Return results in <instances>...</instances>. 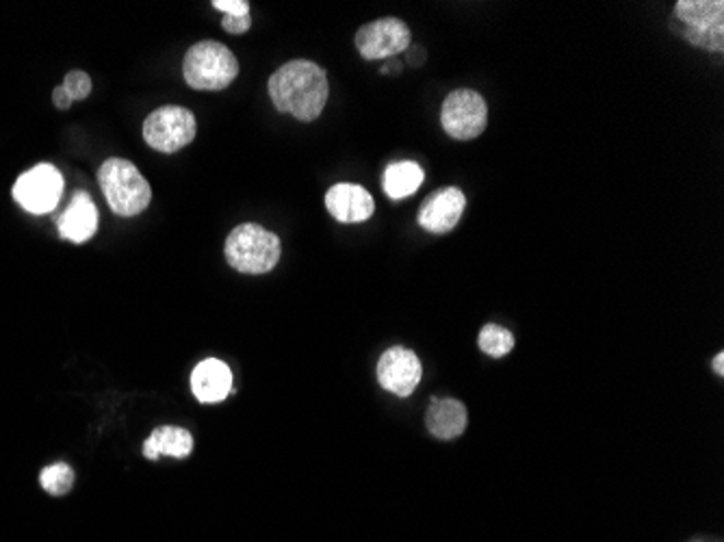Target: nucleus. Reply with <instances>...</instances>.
Returning <instances> with one entry per match:
<instances>
[{"label": "nucleus", "mask_w": 724, "mask_h": 542, "mask_svg": "<svg viewBox=\"0 0 724 542\" xmlns=\"http://www.w3.org/2000/svg\"><path fill=\"white\" fill-rule=\"evenodd\" d=\"M325 209L341 223H358L374 216L376 203L365 187L338 183L325 194Z\"/></svg>", "instance_id": "obj_11"}, {"label": "nucleus", "mask_w": 724, "mask_h": 542, "mask_svg": "<svg viewBox=\"0 0 724 542\" xmlns=\"http://www.w3.org/2000/svg\"><path fill=\"white\" fill-rule=\"evenodd\" d=\"M411 42L413 33L409 24L400 18H382L369 22L356 33V48L367 61L398 57L400 53H406L411 48Z\"/></svg>", "instance_id": "obj_7"}, {"label": "nucleus", "mask_w": 724, "mask_h": 542, "mask_svg": "<svg viewBox=\"0 0 724 542\" xmlns=\"http://www.w3.org/2000/svg\"><path fill=\"white\" fill-rule=\"evenodd\" d=\"M185 83L198 92H221L239 77L234 53L221 42L205 39L194 44L183 61Z\"/></svg>", "instance_id": "obj_3"}, {"label": "nucleus", "mask_w": 724, "mask_h": 542, "mask_svg": "<svg viewBox=\"0 0 724 542\" xmlns=\"http://www.w3.org/2000/svg\"><path fill=\"white\" fill-rule=\"evenodd\" d=\"M39 484H42V488L48 495L61 497V495H66V493L72 491V486H74V471L66 462H55V464L46 466L39 473Z\"/></svg>", "instance_id": "obj_19"}, {"label": "nucleus", "mask_w": 724, "mask_h": 542, "mask_svg": "<svg viewBox=\"0 0 724 542\" xmlns=\"http://www.w3.org/2000/svg\"><path fill=\"white\" fill-rule=\"evenodd\" d=\"M61 194H64V178L57 168L46 163L22 174L13 187L15 203L33 216L50 214L59 205Z\"/></svg>", "instance_id": "obj_8"}, {"label": "nucleus", "mask_w": 724, "mask_h": 542, "mask_svg": "<svg viewBox=\"0 0 724 542\" xmlns=\"http://www.w3.org/2000/svg\"><path fill=\"white\" fill-rule=\"evenodd\" d=\"M425 424L436 438L453 440L467 430L469 415L464 404L458 400H434L425 415Z\"/></svg>", "instance_id": "obj_14"}, {"label": "nucleus", "mask_w": 724, "mask_h": 542, "mask_svg": "<svg viewBox=\"0 0 724 542\" xmlns=\"http://www.w3.org/2000/svg\"><path fill=\"white\" fill-rule=\"evenodd\" d=\"M64 90L68 92V96L74 101H85L90 94H92V79L81 72V70H74V72H68L66 74V81H64Z\"/></svg>", "instance_id": "obj_21"}, {"label": "nucleus", "mask_w": 724, "mask_h": 542, "mask_svg": "<svg viewBox=\"0 0 724 542\" xmlns=\"http://www.w3.org/2000/svg\"><path fill=\"white\" fill-rule=\"evenodd\" d=\"M402 68H404L402 61H391L389 66L382 68V72H384V74H387V72H402Z\"/></svg>", "instance_id": "obj_26"}, {"label": "nucleus", "mask_w": 724, "mask_h": 542, "mask_svg": "<svg viewBox=\"0 0 724 542\" xmlns=\"http://www.w3.org/2000/svg\"><path fill=\"white\" fill-rule=\"evenodd\" d=\"M440 124L451 139L471 141L489 126L486 101L473 90H456L443 103Z\"/></svg>", "instance_id": "obj_6"}, {"label": "nucleus", "mask_w": 724, "mask_h": 542, "mask_svg": "<svg viewBox=\"0 0 724 542\" xmlns=\"http://www.w3.org/2000/svg\"><path fill=\"white\" fill-rule=\"evenodd\" d=\"M192 451H194V436L179 426H161L143 442V458L148 460H159L161 455H172L183 460L189 458Z\"/></svg>", "instance_id": "obj_15"}, {"label": "nucleus", "mask_w": 724, "mask_h": 542, "mask_svg": "<svg viewBox=\"0 0 724 542\" xmlns=\"http://www.w3.org/2000/svg\"><path fill=\"white\" fill-rule=\"evenodd\" d=\"M423 178H425V174L418 163L398 161L384 170L382 187L391 200H404L416 194V189L423 185Z\"/></svg>", "instance_id": "obj_17"}, {"label": "nucleus", "mask_w": 724, "mask_h": 542, "mask_svg": "<svg viewBox=\"0 0 724 542\" xmlns=\"http://www.w3.org/2000/svg\"><path fill=\"white\" fill-rule=\"evenodd\" d=\"M423 367L418 356L406 347H391L378 360V382L393 395L409 397L418 387Z\"/></svg>", "instance_id": "obj_9"}, {"label": "nucleus", "mask_w": 724, "mask_h": 542, "mask_svg": "<svg viewBox=\"0 0 724 542\" xmlns=\"http://www.w3.org/2000/svg\"><path fill=\"white\" fill-rule=\"evenodd\" d=\"M53 105L59 108V111H68V108L72 107V99L68 96V92L64 90V85H59V88L53 90Z\"/></svg>", "instance_id": "obj_24"}, {"label": "nucleus", "mask_w": 724, "mask_h": 542, "mask_svg": "<svg viewBox=\"0 0 724 542\" xmlns=\"http://www.w3.org/2000/svg\"><path fill=\"white\" fill-rule=\"evenodd\" d=\"M515 347V336L510 330L497 324H486L480 332V349L493 358H504Z\"/></svg>", "instance_id": "obj_18"}, {"label": "nucleus", "mask_w": 724, "mask_h": 542, "mask_svg": "<svg viewBox=\"0 0 724 542\" xmlns=\"http://www.w3.org/2000/svg\"><path fill=\"white\" fill-rule=\"evenodd\" d=\"M675 15L683 28L712 31L724 28L723 0H679Z\"/></svg>", "instance_id": "obj_16"}, {"label": "nucleus", "mask_w": 724, "mask_h": 542, "mask_svg": "<svg viewBox=\"0 0 724 542\" xmlns=\"http://www.w3.org/2000/svg\"><path fill=\"white\" fill-rule=\"evenodd\" d=\"M221 26H223V31L230 33V35H243V33L250 31V26H252V18H250V13H248V15H223Z\"/></svg>", "instance_id": "obj_22"}, {"label": "nucleus", "mask_w": 724, "mask_h": 542, "mask_svg": "<svg viewBox=\"0 0 724 542\" xmlns=\"http://www.w3.org/2000/svg\"><path fill=\"white\" fill-rule=\"evenodd\" d=\"M196 115L185 107H161L143 122V139L150 148L174 154L196 139Z\"/></svg>", "instance_id": "obj_5"}, {"label": "nucleus", "mask_w": 724, "mask_h": 542, "mask_svg": "<svg viewBox=\"0 0 724 542\" xmlns=\"http://www.w3.org/2000/svg\"><path fill=\"white\" fill-rule=\"evenodd\" d=\"M210 7L223 11V15H248L250 2L248 0H212Z\"/></svg>", "instance_id": "obj_23"}, {"label": "nucleus", "mask_w": 724, "mask_h": 542, "mask_svg": "<svg viewBox=\"0 0 724 542\" xmlns=\"http://www.w3.org/2000/svg\"><path fill=\"white\" fill-rule=\"evenodd\" d=\"M723 358H724L723 354H719V356H716V360H714V369H716V373H719V376H723L724 373Z\"/></svg>", "instance_id": "obj_27"}, {"label": "nucleus", "mask_w": 724, "mask_h": 542, "mask_svg": "<svg viewBox=\"0 0 724 542\" xmlns=\"http://www.w3.org/2000/svg\"><path fill=\"white\" fill-rule=\"evenodd\" d=\"M192 391L203 404H219L232 395V373L226 362L217 358L203 360L192 373Z\"/></svg>", "instance_id": "obj_12"}, {"label": "nucleus", "mask_w": 724, "mask_h": 542, "mask_svg": "<svg viewBox=\"0 0 724 542\" xmlns=\"http://www.w3.org/2000/svg\"><path fill=\"white\" fill-rule=\"evenodd\" d=\"M226 261L241 274H267L272 272L283 254V243L276 232L258 223L237 226L223 243Z\"/></svg>", "instance_id": "obj_2"}, {"label": "nucleus", "mask_w": 724, "mask_h": 542, "mask_svg": "<svg viewBox=\"0 0 724 542\" xmlns=\"http://www.w3.org/2000/svg\"><path fill=\"white\" fill-rule=\"evenodd\" d=\"M467 209V196L458 187H443L427 196L418 209V226L432 234L451 232Z\"/></svg>", "instance_id": "obj_10"}, {"label": "nucleus", "mask_w": 724, "mask_h": 542, "mask_svg": "<svg viewBox=\"0 0 724 542\" xmlns=\"http://www.w3.org/2000/svg\"><path fill=\"white\" fill-rule=\"evenodd\" d=\"M99 230V209L90 194L77 192L64 216L59 217V234L72 243L90 241Z\"/></svg>", "instance_id": "obj_13"}, {"label": "nucleus", "mask_w": 724, "mask_h": 542, "mask_svg": "<svg viewBox=\"0 0 724 542\" xmlns=\"http://www.w3.org/2000/svg\"><path fill=\"white\" fill-rule=\"evenodd\" d=\"M99 183L115 216L135 217L150 207L152 189L135 163L126 159H106L99 170Z\"/></svg>", "instance_id": "obj_4"}, {"label": "nucleus", "mask_w": 724, "mask_h": 542, "mask_svg": "<svg viewBox=\"0 0 724 542\" xmlns=\"http://www.w3.org/2000/svg\"><path fill=\"white\" fill-rule=\"evenodd\" d=\"M267 92L278 113L314 122L330 96L327 72L309 59H294L269 77Z\"/></svg>", "instance_id": "obj_1"}, {"label": "nucleus", "mask_w": 724, "mask_h": 542, "mask_svg": "<svg viewBox=\"0 0 724 542\" xmlns=\"http://www.w3.org/2000/svg\"><path fill=\"white\" fill-rule=\"evenodd\" d=\"M679 31V35L697 46V48H703V50H710V53H723L724 50V28H712V31H690V28H675Z\"/></svg>", "instance_id": "obj_20"}, {"label": "nucleus", "mask_w": 724, "mask_h": 542, "mask_svg": "<svg viewBox=\"0 0 724 542\" xmlns=\"http://www.w3.org/2000/svg\"><path fill=\"white\" fill-rule=\"evenodd\" d=\"M406 59H409V64H411L413 68H421V66L425 64V50H423L421 46H411V48L406 50Z\"/></svg>", "instance_id": "obj_25"}]
</instances>
